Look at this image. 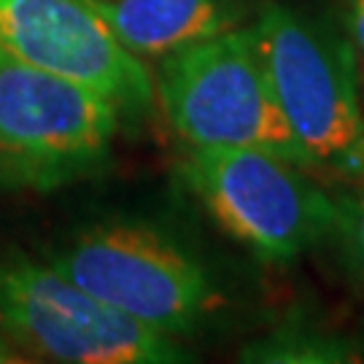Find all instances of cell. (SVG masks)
Instances as JSON below:
<instances>
[{
    "label": "cell",
    "instance_id": "cell-1",
    "mask_svg": "<svg viewBox=\"0 0 364 364\" xmlns=\"http://www.w3.org/2000/svg\"><path fill=\"white\" fill-rule=\"evenodd\" d=\"M251 30L308 168L356 181L364 146V76L346 30L284 0H264Z\"/></svg>",
    "mask_w": 364,
    "mask_h": 364
},
{
    "label": "cell",
    "instance_id": "cell-2",
    "mask_svg": "<svg viewBox=\"0 0 364 364\" xmlns=\"http://www.w3.org/2000/svg\"><path fill=\"white\" fill-rule=\"evenodd\" d=\"M156 100L195 149H264L308 168L251 27H227L159 60Z\"/></svg>",
    "mask_w": 364,
    "mask_h": 364
},
{
    "label": "cell",
    "instance_id": "cell-3",
    "mask_svg": "<svg viewBox=\"0 0 364 364\" xmlns=\"http://www.w3.org/2000/svg\"><path fill=\"white\" fill-rule=\"evenodd\" d=\"M305 165L264 149L186 146L181 178L224 232L270 264L329 240L335 197Z\"/></svg>",
    "mask_w": 364,
    "mask_h": 364
},
{
    "label": "cell",
    "instance_id": "cell-4",
    "mask_svg": "<svg viewBox=\"0 0 364 364\" xmlns=\"http://www.w3.org/2000/svg\"><path fill=\"white\" fill-rule=\"evenodd\" d=\"M119 124L100 92L0 57V192H52L97 173Z\"/></svg>",
    "mask_w": 364,
    "mask_h": 364
},
{
    "label": "cell",
    "instance_id": "cell-5",
    "mask_svg": "<svg viewBox=\"0 0 364 364\" xmlns=\"http://www.w3.org/2000/svg\"><path fill=\"white\" fill-rule=\"evenodd\" d=\"M46 262L111 308L170 338L192 335L219 305L208 267L170 235L138 221L95 224Z\"/></svg>",
    "mask_w": 364,
    "mask_h": 364
},
{
    "label": "cell",
    "instance_id": "cell-6",
    "mask_svg": "<svg viewBox=\"0 0 364 364\" xmlns=\"http://www.w3.org/2000/svg\"><path fill=\"white\" fill-rule=\"evenodd\" d=\"M0 338L27 356L63 364H181V338L111 308L49 262L0 259Z\"/></svg>",
    "mask_w": 364,
    "mask_h": 364
},
{
    "label": "cell",
    "instance_id": "cell-7",
    "mask_svg": "<svg viewBox=\"0 0 364 364\" xmlns=\"http://www.w3.org/2000/svg\"><path fill=\"white\" fill-rule=\"evenodd\" d=\"M0 57L100 92L122 117L154 105L146 60L119 43L90 0H0Z\"/></svg>",
    "mask_w": 364,
    "mask_h": 364
},
{
    "label": "cell",
    "instance_id": "cell-8",
    "mask_svg": "<svg viewBox=\"0 0 364 364\" xmlns=\"http://www.w3.org/2000/svg\"><path fill=\"white\" fill-rule=\"evenodd\" d=\"M117 41L141 60H162L237 22L232 0H90Z\"/></svg>",
    "mask_w": 364,
    "mask_h": 364
},
{
    "label": "cell",
    "instance_id": "cell-9",
    "mask_svg": "<svg viewBox=\"0 0 364 364\" xmlns=\"http://www.w3.org/2000/svg\"><path fill=\"white\" fill-rule=\"evenodd\" d=\"M359 359L362 353L353 340L299 318L273 326L240 348V362L251 364H346Z\"/></svg>",
    "mask_w": 364,
    "mask_h": 364
},
{
    "label": "cell",
    "instance_id": "cell-10",
    "mask_svg": "<svg viewBox=\"0 0 364 364\" xmlns=\"http://www.w3.org/2000/svg\"><path fill=\"white\" fill-rule=\"evenodd\" d=\"M335 224L329 240H335L353 281L364 289V178L335 192Z\"/></svg>",
    "mask_w": 364,
    "mask_h": 364
},
{
    "label": "cell",
    "instance_id": "cell-11",
    "mask_svg": "<svg viewBox=\"0 0 364 364\" xmlns=\"http://www.w3.org/2000/svg\"><path fill=\"white\" fill-rule=\"evenodd\" d=\"M338 6L340 27L346 30V36L351 41L364 76V0H338Z\"/></svg>",
    "mask_w": 364,
    "mask_h": 364
},
{
    "label": "cell",
    "instance_id": "cell-12",
    "mask_svg": "<svg viewBox=\"0 0 364 364\" xmlns=\"http://www.w3.org/2000/svg\"><path fill=\"white\" fill-rule=\"evenodd\" d=\"M359 178H364V146H362V173H359ZM359 178H356V181H359Z\"/></svg>",
    "mask_w": 364,
    "mask_h": 364
}]
</instances>
